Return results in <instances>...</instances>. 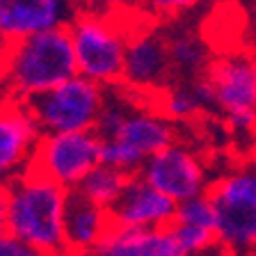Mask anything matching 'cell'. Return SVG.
<instances>
[{
    "label": "cell",
    "instance_id": "obj_1",
    "mask_svg": "<svg viewBox=\"0 0 256 256\" xmlns=\"http://www.w3.org/2000/svg\"><path fill=\"white\" fill-rule=\"evenodd\" d=\"M124 90V87H122ZM108 96L96 133L103 144V162L138 176L149 158L176 142V124L156 106H144L133 92Z\"/></svg>",
    "mask_w": 256,
    "mask_h": 256
},
{
    "label": "cell",
    "instance_id": "obj_2",
    "mask_svg": "<svg viewBox=\"0 0 256 256\" xmlns=\"http://www.w3.org/2000/svg\"><path fill=\"white\" fill-rule=\"evenodd\" d=\"M7 234L50 256L66 254L64 222L71 192L30 170L7 186Z\"/></svg>",
    "mask_w": 256,
    "mask_h": 256
},
{
    "label": "cell",
    "instance_id": "obj_3",
    "mask_svg": "<svg viewBox=\"0 0 256 256\" xmlns=\"http://www.w3.org/2000/svg\"><path fill=\"white\" fill-rule=\"evenodd\" d=\"M142 18L135 14H110L96 7L78 10L69 21L71 42L76 50L78 74L94 80L106 90H117L124 80L128 42L135 23Z\"/></svg>",
    "mask_w": 256,
    "mask_h": 256
},
{
    "label": "cell",
    "instance_id": "obj_4",
    "mask_svg": "<svg viewBox=\"0 0 256 256\" xmlns=\"http://www.w3.org/2000/svg\"><path fill=\"white\" fill-rule=\"evenodd\" d=\"M74 76H78V62L69 26L39 32L12 46L7 96L30 103Z\"/></svg>",
    "mask_w": 256,
    "mask_h": 256
},
{
    "label": "cell",
    "instance_id": "obj_5",
    "mask_svg": "<svg viewBox=\"0 0 256 256\" xmlns=\"http://www.w3.org/2000/svg\"><path fill=\"white\" fill-rule=\"evenodd\" d=\"M208 197L215 206V236L231 252L256 250V162L215 176Z\"/></svg>",
    "mask_w": 256,
    "mask_h": 256
},
{
    "label": "cell",
    "instance_id": "obj_6",
    "mask_svg": "<svg viewBox=\"0 0 256 256\" xmlns=\"http://www.w3.org/2000/svg\"><path fill=\"white\" fill-rule=\"evenodd\" d=\"M108 96L110 90L78 74L46 94L32 98L28 108L44 135L96 130Z\"/></svg>",
    "mask_w": 256,
    "mask_h": 256
},
{
    "label": "cell",
    "instance_id": "obj_7",
    "mask_svg": "<svg viewBox=\"0 0 256 256\" xmlns=\"http://www.w3.org/2000/svg\"><path fill=\"white\" fill-rule=\"evenodd\" d=\"M204 78L213 90V110L236 135L256 133V53L236 50L210 60Z\"/></svg>",
    "mask_w": 256,
    "mask_h": 256
},
{
    "label": "cell",
    "instance_id": "obj_8",
    "mask_svg": "<svg viewBox=\"0 0 256 256\" xmlns=\"http://www.w3.org/2000/svg\"><path fill=\"white\" fill-rule=\"evenodd\" d=\"M103 162V144L96 130L42 135L32 170L76 192L78 186Z\"/></svg>",
    "mask_w": 256,
    "mask_h": 256
},
{
    "label": "cell",
    "instance_id": "obj_9",
    "mask_svg": "<svg viewBox=\"0 0 256 256\" xmlns=\"http://www.w3.org/2000/svg\"><path fill=\"white\" fill-rule=\"evenodd\" d=\"M149 18H140L133 28L126 50L122 87L133 94L156 96L162 87L172 82V60L167 48V34L151 28Z\"/></svg>",
    "mask_w": 256,
    "mask_h": 256
},
{
    "label": "cell",
    "instance_id": "obj_10",
    "mask_svg": "<svg viewBox=\"0 0 256 256\" xmlns=\"http://www.w3.org/2000/svg\"><path fill=\"white\" fill-rule=\"evenodd\" d=\"M138 176L162 194L172 197L176 204L206 194L213 183L204 158L181 142H174L165 151L149 158Z\"/></svg>",
    "mask_w": 256,
    "mask_h": 256
},
{
    "label": "cell",
    "instance_id": "obj_11",
    "mask_svg": "<svg viewBox=\"0 0 256 256\" xmlns=\"http://www.w3.org/2000/svg\"><path fill=\"white\" fill-rule=\"evenodd\" d=\"M42 135L28 103L0 98V183L10 186L30 170Z\"/></svg>",
    "mask_w": 256,
    "mask_h": 256
},
{
    "label": "cell",
    "instance_id": "obj_12",
    "mask_svg": "<svg viewBox=\"0 0 256 256\" xmlns=\"http://www.w3.org/2000/svg\"><path fill=\"white\" fill-rule=\"evenodd\" d=\"M74 14L64 0H0V42L14 46L39 32L69 26Z\"/></svg>",
    "mask_w": 256,
    "mask_h": 256
},
{
    "label": "cell",
    "instance_id": "obj_13",
    "mask_svg": "<svg viewBox=\"0 0 256 256\" xmlns=\"http://www.w3.org/2000/svg\"><path fill=\"white\" fill-rule=\"evenodd\" d=\"M178 204L135 176L124 197L110 210L112 224L124 229H170Z\"/></svg>",
    "mask_w": 256,
    "mask_h": 256
},
{
    "label": "cell",
    "instance_id": "obj_14",
    "mask_svg": "<svg viewBox=\"0 0 256 256\" xmlns=\"http://www.w3.org/2000/svg\"><path fill=\"white\" fill-rule=\"evenodd\" d=\"M112 226L114 224H112L110 210L71 192L66 222H64V245L69 254L94 256L106 242Z\"/></svg>",
    "mask_w": 256,
    "mask_h": 256
},
{
    "label": "cell",
    "instance_id": "obj_15",
    "mask_svg": "<svg viewBox=\"0 0 256 256\" xmlns=\"http://www.w3.org/2000/svg\"><path fill=\"white\" fill-rule=\"evenodd\" d=\"M96 254L103 256H183L170 229L112 226Z\"/></svg>",
    "mask_w": 256,
    "mask_h": 256
},
{
    "label": "cell",
    "instance_id": "obj_16",
    "mask_svg": "<svg viewBox=\"0 0 256 256\" xmlns=\"http://www.w3.org/2000/svg\"><path fill=\"white\" fill-rule=\"evenodd\" d=\"M133 178H135L133 174H128V172L119 170V167L101 162L78 186L76 194H80L82 199L96 204V206L106 208V210H112V208L117 206L119 199L124 197V192H126V188L130 186Z\"/></svg>",
    "mask_w": 256,
    "mask_h": 256
},
{
    "label": "cell",
    "instance_id": "obj_17",
    "mask_svg": "<svg viewBox=\"0 0 256 256\" xmlns=\"http://www.w3.org/2000/svg\"><path fill=\"white\" fill-rule=\"evenodd\" d=\"M167 48H170V60L174 74L183 76L186 80H194L208 69L210 58L204 39L197 32L176 30L167 34Z\"/></svg>",
    "mask_w": 256,
    "mask_h": 256
},
{
    "label": "cell",
    "instance_id": "obj_18",
    "mask_svg": "<svg viewBox=\"0 0 256 256\" xmlns=\"http://www.w3.org/2000/svg\"><path fill=\"white\" fill-rule=\"evenodd\" d=\"M154 106L174 124L192 122L199 117V112L206 110L194 92L192 80H178V82H170L167 87H162L154 96Z\"/></svg>",
    "mask_w": 256,
    "mask_h": 256
},
{
    "label": "cell",
    "instance_id": "obj_19",
    "mask_svg": "<svg viewBox=\"0 0 256 256\" xmlns=\"http://www.w3.org/2000/svg\"><path fill=\"white\" fill-rule=\"evenodd\" d=\"M174 222L192 224V226H202V229H213L215 231L218 215H215V206H213V202H210V197H208V192L178 204V210H176Z\"/></svg>",
    "mask_w": 256,
    "mask_h": 256
},
{
    "label": "cell",
    "instance_id": "obj_20",
    "mask_svg": "<svg viewBox=\"0 0 256 256\" xmlns=\"http://www.w3.org/2000/svg\"><path fill=\"white\" fill-rule=\"evenodd\" d=\"M170 231L174 236L176 245H178L183 256H194L197 252L206 250L208 245H213L215 240H218L213 229H202V226H192V224L172 222Z\"/></svg>",
    "mask_w": 256,
    "mask_h": 256
},
{
    "label": "cell",
    "instance_id": "obj_21",
    "mask_svg": "<svg viewBox=\"0 0 256 256\" xmlns=\"http://www.w3.org/2000/svg\"><path fill=\"white\" fill-rule=\"evenodd\" d=\"M204 0H140V14L149 21H174L197 10Z\"/></svg>",
    "mask_w": 256,
    "mask_h": 256
},
{
    "label": "cell",
    "instance_id": "obj_22",
    "mask_svg": "<svg viewBox=\"0 0 256 256\" xmlns=\"http://www.w3.org/2000/svg\"><path fill=\"white\" fill-rule=\"evenodd\" d=\"M0 256H50V254L14 238L12 234H5L0 236Z\"/></svg>",
    "mask_w": 256,
    "mask_h": 256
},
{
    "label": "cell",
    "instance_id": "obj_23",
    "mask_svg": "<svg viewBox=\"0 0 256 256\" xmlns=\"http://www.w3.org/2000/svg\"><path fill=\"white\" fill-rule=\"evenodd\" d=\"M90 7L110 14H135L140 12V0H92Z\"/></svg>",
    "mask_w": 256,
    "mask_h": 256
},
{
    "label": "cell",
    "instance_id": "obj_24",
    "mask_svg": "<svg viewBox=\"0 0 256 256\" xmlns=\"http://www.w3.org/2000/svg\"><path fill=\"white\" fill-rule=\"evenodd\" d=\"M10 62H12V46L0 42V94L7 96V82H10Z\"/></svg>",
    "mask_w": 256,
    "mask_h": 256
},
{
    "label": "cell",
    "instance_id": "obj_25",
    "mask_svg": "<svg viewBox=\"0 0 256 256\" xmlns=\"http://www.w3.org/2000/svg\"><path fill=\"white\" fill-rule=\"evenodd\" d=\"M7 204H10L7 186L5 183H0V236L7 234Z\"/></svg>",
    "mask_w": 256,
    "mask_h": 256
},
{
    "label": "cell",
    "instance_id": "obj_26",
    "mask_svg": "<svg viewBox=\"0 0 256 256\" xmlns=\"http://www.w3.org/2000/svg\"><path fill=\"white\" fill-rule=\"evenodd\" d=\"M194 256H234V252H231L226 245H222L220 240H215L213 245H208L206 250L197 252V254H194Z\"/></svg>",
    "mask_w": 256,
    "mask_h": 256
},
{
    "label": "cell",
    "instance_id": "obj_27",
    "mask_svg": "<svg viewBox=\"0 0 256 256\" xmlns=\"http://www.w3.org/2000/svg\"><path fill=\"white\" fill-rule=\"evenodd\" d=\"M64 2H66V5H69L74 12L85 10V7H90V5H92V0H64Z\"/></svg>",
    "mask_w": 256,
    "mask_h": 256
},
{
    "label": "cell",
    "instance_id": "obj_28",
    "mask_svg": "<svg viewBox=\"0 0 256 256\" xmlns=\"http://www.w3.org/2000/svg\"><path fill=\"white\" fill-rule=\"evenodd\" d=\"M234 256H256V250H252V252H234Z\"/></svg>",
    "mask_w": 256,
    "mask_h": 256
},
{
    "label": "cell",
    "instance_id": "obj_29",
    "mask_svg": "<svg viewBox=\"0 0 256 256\" xmlns=\"http://www.w3.org/2000/svg\"><path fill=\"white\" fill-rule=\"evenodd\" d=\"M62 256H87V254H69V252H66V254H62Z\"/></svg>",
    "mask_w": 256,
    "mask_h": 256
},
{
    "label": "cell",
    "instance_id": "obj_30",
    "mask_svg": "<svg viewBox=\"0 0 256 256\" xmlns=\"http://www.w3.org/2000/svg\"><path fill=\"white\" fill-rule=\"evenodd\" d=\"M94 256H103V254H94Z\"/></svg>",
    "mask_w": 256,
    "mask_h": 256
}]
</instances>
